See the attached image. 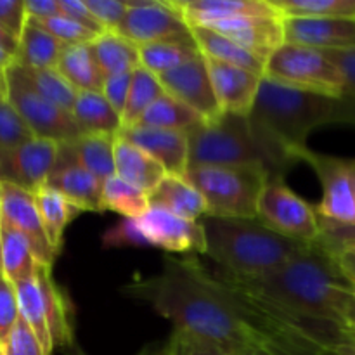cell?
I'll return each instance as SVG.
<instances>
[{"instance_id": "1", "label": "cell", "mask_w": 355, "mask_h": 355, "mask_svg": "<svg viewBox=\"0 0 355 355\" xmlns=\"http://www.w3.org/2000/svg\"><path fill=\"white\" fill-rule=\"evenodd\" d=\"M120 291L151 305L172 321L173 329L208 340L225 352L246 355L255 350L248 328L217 276L198 257H165L162 272L134 279Z\"/></svg>"}, {"instance_id": "2", "label": "cell", "mask_w": 355, "mask_h": 355, "mask_svg": "<svg viewBox=\"0 0 355 355\" xmlns=\"http://www.w3.org/2000/svg\"><path fill=\"white\" fill-rule=\"evenodd\" d=\"M234 279L248 290L266 295L286 307L340 324H343V307L355 293V284L343 270L338 253L321 239L267 276Z\"/></svg>"}, {"instance_id": "3", "label": "cell", "mask_w": 355, "mask_h": 355, "mask_svg": "<svg viewBox=\"0 0 355 355\" xmlns=\"http://www.w3.org/2000/svg\"><path fill=\"white\" fill-rule=\"evenodd\" d=\"M255 134L274 151L297 163L295 153L307 148V139L322 125H355V104L345 97H331L277 85L263 78L250 114Z\"/></svg>"}, {"instance_id": "4", "label": "cell", "mask_w": 355, "mask_h": 355, "mask_svg": "<svg viewBox=\"0 0 355 355\" xmlns=\"http://www.w3.org/2000/svg\"><path fill=\"white\" fill-rule=\"evenodd\" d=\"M207 255L239 279L267 276L304 253L312 243L297 241L267 227L259 218H201Z\"/></svg>"}, {"instance_id": "5", "label": "cell", "mask_w": 355, "mask_h": 355, "mask_svg": "<svg viewBox=\"0 0 355 355\" xmlns=\"http://www.w3.org/2000/svg\"><path fill=\"white\" fill-rule=\"evenodd\" d=\"M295 165L274 151L253 130L248 116L222 114L189 134V168L194 166H262L284 173Z\"/></svg>"}, {"instance_id": "6", "label": "cell", "mask_w": 355, "mask_h": 355, "mask_svg": "<svg viewBox=\"0 0 355 355\" xmlns=\"http://www.w3.org/2000/svg\"><path fill=\"white\" fill-rule=\"evenodd\" d=\"M270 175L262 166H194L184 177L205 198L211 217L259 218L260 194Z\"/></svg>"}, {"instance_id": "7", "label": "cell", "mask_w": 355, "mask_h": 355, "mask_svg": "<svg viewBox=\"0 0 355 355\" xmlns=\"http://www.w3.org/2000/svg\"><path fill=\"white\" fill-rule=\"evenodd\" d=\"M263 78L291 89L342 97L343 76L324 51L283 44L266 64Z\"/></svg>"}, {"instance_id": "8", "label": "cell", "mask_w": 355, "mask_h": 355, "mask_svg": "<svg viewBox=\"0 0 355 355\" xmlns=\"http://www.w3.org/2000/svg\"><path fill=\"white\" fill-rule=\"evenodd\" d=\"M259 220L297 241L314 243L321 236L318 208L288 187L284 173H272L267 179L260 194Z\"/></svg>"}, {"instance_id": "9", "label": "cell", "mask_w": 355, "mask_h": 355, "mask_svg": "<svg viewBox=\"0 0 355 355\" xmlns=\"http://www.w3.org/2000/svg\"><path fill=\"white\" fill-rule=\"evenodd\" d=\"M7 101L16 107L37 139H49L58 144L75 141L82 135L71 113L61 110L45 99L24 78L19 66L14 62L6 73Z\"/></svg>"}, {"instance_id": "10", "label": "cell", "mask_w": 355, "mask_h": 355, "mask_svg": "<svg viewBox=\"0 0 355 355\" xmlns=\"http://www.w3.org/2000/svg\"><path fill=\"white\" fill-rule=\"evenodd\" d=\"M297 162L312 166L322 186L319 217L343 225H355V191L350 172V159L302 148L295 153Z\"/></svg>"}, {"instance_id": "11", "label": "cell", "mask_w": 355, "mask_h": 355, "mask_svg": "<svg viewBox=\"0 0 355 355\" xmlns=\"http://www.w3.org/2000/svg\"><path fill=\"white\" fill-rule=\"evenodd\" d=\"M125 3L128 12L114 33H120L137 47L191 35L189 24L173 0H125Z\"/></svg>"}, {"instance_id": "12", "label": "cell", "mask_w": 355, "mask_h": 355, "mask_svg": "<svg viewBox=\"0 0 355 355\" xmlns=\"http://www.w3.org/2000/svg\"><path fill=\"white\" fill-rule=\"evenodd\" d=\"M59 156V144L49 139H31L26 144L0 151V184L37 193L47 184Z\"/></svg>"}, {"instance_id": "13", "label": "cell", "mask_w": 355, "mask_h": 355, "mask_svg": "<svg viewBox=\"0 0 355 355\" xmlns=\"http://www.w3.org/2000/svg\"><path fill=\"white\" fill-rule=\"evenodd\" d=\"M137 224L148 246L166 250L170 253L207 255V236L201 220H186L158 207H149Z\"/></svg>"}, {"instance_id": "14", "label": "cell", "mask_w": 355, "mask_h": 355, "mask_svg": "<svg viewBox=\"0 0 355 355\" xmlns=\"http://www.w3.org/2000/svg\"><path fill=\"white\" fill-rule=\"evenodd\" d=\"M158 78L168 96L196 111L205 121H214L222 116L203 54L172 71L163 73Z\"/></svg>"}, {"instance_id": "15", "label": "cell", "mask_w": 355, "mask_h": 355, "mask_svg": "<svg viewBox=\"0 0 355 355\" xmlns=\"http://www.w3.org/2000/svg\"><path fill=\"white\" fill-rule=\"evenodd\" d=\"M0 208H2L3 224L16 229L30 241L38 263L52 266L58 253L45 234L33 193H28L10 184H0Z\"/></svg>"}, {"instance_id": "16", "label": "cell", "mask_w": 355, "mask_h": 355, "mask_svg": "<svg viewBox=\"0 0 355 355\" xmlns=\"http://www.w3.org/2000/svg\"><path fill=\"white\" fill-rule=\"evenodd\" d=\"M205 61L222 114L250 116L259 97L263 76L208 55H205Z\"/></svg>"}, {"instance_id": "17", "label": "cell", "mask_w": 355, "mask_h": 355, "mask_svg": "<svg viewBox=\"0 0 355 355\" xmlns=\"http://www.w3.org/2000/svg\"><path fill=\"white\" fill-rule=\"evenodd\" d=\"M205 28L231 38L266 62L281 45L286 44L283 16H238Z\"/></svg>"}, {"instance_id": "18", "label": "cell", "mask_w": 355, "mask_h": 355, "mask_svg": "<svg viewBox=\"0 0 355 355\" xmlns=\"http://www.w3.org/2000/svg\"><path fill=\"white\" fill-rule=\"evenodd\" d=\"M165 168L168 175L184 177L189 170V134L151 127L121 128L120 134Z\"/></svg>"}, {"instance_id": "19", "label": "cell", "mask_w": 355, "mask_h": 355, "mask_svg": "<svg viewBox=\"0 0 355 355\" xmlns=\"http://www.w3.org/2000/svg\"><path fill=\"white\" fill-rule=\"evenodd\" d=\"M288 44L319 51L355 47V19L340 17H283Z\"/></svg>"}, {"instance_id": "20", "label": "cell", "mask_w": 355, "mask_h": 355, "mask_svg": "<svg viewBox=\"0 0 355 355\" xmlns=\"http://www.w3.org/2000/svg\"><path fill=\"white\" fill-rule=\"evenodd\" d=\"M189 28L238 16H281L270 0H173Z\"/></svg>"}, {"instance_id": "21", "label": "cell", "mask_w": 355, "mask_h": 355, "mask_svg": "<svg viewBox=\"0 0 355 355\" xmlns=\"http://www.w3.org/2000/svg\"><path fill=\"white\" fill-rule=\"evenodd\" d=\"M35 277L40 286L42 298L45 305L49 331H51L52 345L54 349L68 350L75 343V321H73V309L69 304L68 295L52 277V266L38 263L35 270Z\"/></svg>"}, {"instance_id": "22", "label": "cell", "mask_w": 355, "mask_h": 355, "mask_svg": "<svg viewBox=\"0 0 355 355\" xmlns=\"http://www.w3.org/2000/svg\"><path fill=\"white\" fill-rule=\"evenodd\" d=\"M45 186L61 193L82 211H104V182L76 163L58 159Z\"/></svg>"}, {"instance_id": "23", "label": "cell", "mask_w": 355, "mask_h": 355, "mask_svg": "<svg viewBox=\"0 0 355 355\" xmlns=\"http://www.w3.org/2000/svg\"><path fill=\"white\" fill-rule=\"evenodd\" d=\"M114 141L116 135H80L75 141L59 144L58 159L76 163L106 182L110 177L116 175Z\"/></svg>"}, {"instance_id": "24", "label": "cell", "mask_w": 355, "mask_h": 355, "mask_svg": "<svg viewBox=\"0 0 355 355\" xmlns=\"http://www.w3.org/2000/svg\"><path fill=\"white\" fill-rule=\"evenodd\" d=\"M114 166L120 179L144 191L148 196L168 175L155 158H151L148 153L128 142L121 135H116V141H114Z\"/></svg>"}, {"instance_id": "25", "label": "cell", "mask_w": 355, "mask_h": 355, "mask_svg": "<svg viewBox=\"0 0 355 355\" xmlns=\"http://www.w3.org/2000/svg\"><path fill=\"white\" fill-rule=\"evenodd\" d=\"M149 207H158L186 220H201L208 207L200 191L186 177L166 175L149 194Z\"/></svg>"}, {"instance_id": "26", "label": "cell", "mask_w": 355, "mask_h": 355, "mask_svg": "<svg viewBox=\"0 0 355 355\" xmlns=\"http://www.w3.org/2000/svg\"><path fill=\"white\" fill-rule=\"evenodd\" d=\"M55 69L78 94L103 90L104 75L96 59L92 44L66 45Z\"/></svg>"}, {"instance_id": "27", "label": "cell", "mask_w": 355, "mask_h": 355, "mask_svg": "<svg viewBox=\"0 0 355 355\" xmlns=\"http://www.w3.org/2000/svg\"><path fill=\"white\" fill-rule=\"evenodd\" d=\"M82 135H118L121 116L101 92H80L71 111Z\"/></svg>"}, {"instance_id": "28", "label": "cell", "mask_w": 355, "mask_h": 355, "mask_svg": "<svg viewBox=\"0 0 355 355\" xmlns=\"http://www.w3.org/2000/svg\"><path fill=\"white\" fill-rule=\"evenodd\" d=\"M191 33H193V38L196 40L198 47H200L203 55L227 62V64L239 66V68H245L260 76H263V73H266V61L257 58L255 54L248 52L241 45L220 35L218 31L205 26H193L191 28Z\"/></svg>"}, {"instance_id": "29", "label": "cell", "mask_w": 355, "mask_h": 355, "mask_svg": "<svg viewBox=\"0 0 355 355\" xmlns=\"http://www.w3.org/2000/svg\"><path fill=\"white\" fill-rule=\"evenodd\" d=\"M66 45L58 38L38 26L33 19L28 17L23 33L19 37V51L16 55V64L23 68L52 69L58 66L59 58Z\"/></svg>"}, {"instance_id": "30", "label": "cell", "mask_w": 355, "mask_h": 355, "mask_svg": "<svg viewBox=\"0 0 355 355\" xmlns=\"http://www.w3.org/2000/svg\"><path fill=\"white\" fill-rule=\"evenodd\" d=\"M139 55H141L142 68L151 71L153 75L159 76L200 58L201 51L193 38V33H191L189 37L142 45V47H139Z\"/></svg>"}, {"instance_id": "31", "label": "cell", "mask_w": 355, "mask_h": 355, "mask_svg": "<svg viewBox=\"0 0 355 355\" xmlns=\"http://www.w3.org/2000/svg\"><path fill=\"white\" fill-rule=\"evenodd\" d=\"M33 196L49 243L55 250V253H59L61 252L62 239H64L66 227H68L73 218L82 214V210L76 205H73L68 198H64L61 193L47 186L38 189Z\"/></svg>"}, {"instance_id": "32", "label": "cell", "mask_w": 355, "mask_h": 355, "mask_svg": "<svg viewBox=\"0 0 355 355\" xmlns=\"http://www.w3.org/2000/svg\"><path fill=\"white\" fill-rule=\"evenodd\" d=\"M96 59L104 78L120 73H132L141 66L139 47L114 31H106L92 42Z\"/></svg>"}, {"instance_id": "33", "label": "cell", "mask_w": 355, "mask_h": 355, "mask_svg": "<svg viewBox=\"0 0 355 355\" xmlns=\"http://www.w3.org/2000/svg\"><path fill=\"white\" fill-rule=\"evenodd\" d=\"M203 123L205 120L196 111L177 101L175 97L165 94L149 106V110L142 114L141 120L134 127L166 128V130H180L191 134Z\"/></svg>"}, {"instance_id": "34", "label": "cell", "mask_w": 355, "mask_h": 355, "mask_svg": "<svg viewBox=\"0 0 355 355\" xmlns=\"http://www.w3.org/2000/svg\"><path fill=\"white\" fill-rule=\"evenodd\" d=\"M38 260L30 241L2 222V270L12 284L35 276Z\"/></svg>"}, {"instance_id": "35", "label": "cell", "mask_w": 355, "mask_h": 355, "mask_svg": "<svg viewBox=\"0 0 355 355\" xmlns=\"http://www.w3.org/2000/svg\"><path fill=\"white\" fill-rule=\"evenodd\" d=\"M17 295V304H19V314L24 321L28 322L37 338L40 340L42 347H44L45 354L52 355L54 352V345H52L51 331H49L47 315H45V305L44 298H42L40 286H38L37 277H30V279L19 281L14 284Z\"/></svg>"}, {"instance_id": "36", "label": "cell", "mask_w": 355, "mask_h": 355, "mask_svg": "<svg viewBox=\"0 0 355 355\" xmlns=\"http://www.w3.org/2000/svg\"><path fill=\"white\" fill-rule=\"evenodd\" d=\"M165 89H163L162 82L156 75L148 71L146 68L139 66L132 75V85L130 94H128L127 106H125L123 114H121V125L123 128L134 127L142 114L149 110L156 99L165 96Z\"/></svg>"}, {"instance_id": "37", "label": "cell", "mask_w": 355, "mask_h": 355, "mask_svg": "<svg viewBox=\"0 0 355 355\" xmlns=\"http://www.w3.org/2000/svg\"><path fill=\"white\" fill-rule=\"evenodd\" d=\"M149 196L118 175L110 177L103 186V210L120 214L123 218H139L148 211Z\"/></svg>"}, {"instance_id": "38", "label": "cell", "mask_w": 355, "mask_h": 355, "mask_svg": "<svg viewBox=\"0 0 355 355\" xmlns=\"http://www.w3.org/2000/svg\"><path fill=\"white\" fill-rule=\"evenodd\" d=\"M19 69L23 71L28 83H30L40 96H44L45 99L54 103L55 106H59L61 110L71 113L73 107H75L78 92L69 85L68 80H66L58 69H33L23 68V66H19Z\"/></svg>"}, {"instance_id": "39", "label": "cell", "mask_w": 355, "mask_h": 355, "mask_svg": "<svg viewBox=\"0 0 355 355\" xmlns=\"http://www.w3.org/2000/svg\"><path fill=\"white\" fill-rule=\"evenodd\" d=\"M283 17L355 19V0H270Z\"/></svg>"}, {"instance_id": "40", "label": "cell", "mask_w": 355, "mask_h": 355, "mask_svg": "<svg viewBox=\"0 0 355 355\" xmlns=\"http://www.w3.org/2000/svg\"><path fill=\"white\" fill-rule=\"evenodd\" d=\"M31 139H35V135L23 116L17 113L16 107L9 101H2L0 103V151L26 144Z\"/></svg>"}, {"instance_id": "41", "label": "cell", "mask_w": 355, "mask_h": 355, "mask_svg": "<svg viewBox=\"0 0 355 355\" xmlns=\"http://www.w3.org/2000/svg\"><path fill=\"white\" fill-rule=\"evenodd\" d=\"M35 23L40 28H44L47 33H51L52 37L58 38L61 44L64 45H83V44H92L99 35H96L94 31L87 30L85 26L78 24L76 21L69 19V17L58 14L54 17H47V19H33Z\"/></svg>"}, {"instance_id": "42", "label": "cell", "mask_w": 355, "mask_h": 355, "mask_svg": "<svg viewBox=\"0 0 355 355\" xmlns=\"http://www.w3.org/2000/svg\"><path fill=\"white\" fill-rule=\"evenodd\" d=\"M163 354L165 355H232L225 352L215 343L200 338L196 335L173 329L170 338L163 343Z\"/></svg>"}, {"instance_id": "43", "label": "cell", "mask_w": 355, "mask_h": 355, "mask_svg": "<svg viewBox=\"0 0 355 355\" xmlns=\"http://www.w3.org/2000/svg\"><path fill=\"white\" fill-rule=\"evenodd\" d=\"M19 318L16 288L3 274H0V347L6 345Z\"/></svg>"}, {"instance_id": "44", "label": "cell", "mask_w": 355, "mask_h": 355, "mask_svg": "<svg viewBox=\"0 0 355 355\" xmlns=\"http://www.w3.org/2000/svg\"><path fill=\"white\" fill-rule=\"evenodd\" d=\"M103 243L106 248H123V246H148L144 234L137 224V218H121L114 227L104 232Z\"/></svg>"}, {"instance_id": "45", "label": "cell", "mask_w": 355, "mask_h": 355, "mask_svg": "<svg viewBox=\"0 0 355 355\" xmlns=\"http://www.w3.org/2000/svg\"><path fill=\"white\" fill-rule=\"evenodd\" d=\"M92 16L106 31H118L128 12L127 3L120 0H83Z\"/></svg>"}, {"instance_id": "46", "label": "cell", "mask_w": 355, "mask_h": 355, "mask_svg": "<svg viewBox=\"0 0 355 355\" xmlns=\"http://www.w3.org/2000/svg\"><path fill=\"white\" fill-rule=\"evenodd\" d=\"M2 350H7V352H12L16 355H47L44 347H42L40 340L37 338L33 329L28 326V322L23 318H19V321L16 322Z\"/></svg>"}, {"instance_id": "47", "label": "cell", "mask_w": 355, "mask_h": 355, "mask_svg": "<svg viewBox=\"0 0 355 355\" xmlns=\"http://www.w3.org/2000/svg\"><path fill=\"white\" fill-rule=\"evenodd\" d=\"M321 222V239L326 246L333 250V252H342V250L355 248V225H343L329 222L326 218L319 217Z\"/></svg>"}, {"instance_id": "48", "label": "cell", "mask_w": 355, "mask_h": 355, "mask_svg": "<svg viewBox=\"0 0 355 355\" xmlns=\"http://www.w3.org/2000/svg\"><path fill=\"white\" fill-rule=\"evenodd\" d=\"M28 23L26 0H0V26L19 40Z\"/></svg>"}, {"instance_id": "49", "label": "cell", "mask_w": 355, "mask_h": 355, "mask_svg": "<svg viewBox=\"0 0 355 355\" xmlns=\"http://www.w3.org/2000/svg\"><path fill=\"white\" fill-rule=\"evenodd\" d=\"M132 73H120V75H113L104 78L103 83V94L106 97L107 103L114 107L118 114H123L125 106H127L128 101V94H130V85H132Z\"/></svg>"}, {"instance_id": "50", "label": "cell", "mask_w": 355, "mask_h": 355, "mask_svg": "<svg viewBox=\"0 0 355 355\" xmlns=\"http://www.w3.org/2000/svg\"><path fill=\"white\" fill-rule=\"evenodd\" d=\"M340 69L343 76V96L347 101L355 104V47L338 49V51H324Z\"/></svg>"}, {"instance_id": "51", "label": "cell", "mask_w": 355, "mask_h": 355, "mask_svg": "<svg viewBox=\"0 0 355 355\" xmlns=\"http://www.w3.org/2000/svg\"><path fill=\"white\" fill-rule=\"evenodd\" d=\"M59 9H61L62 16L76 21L78 24L85 26L87 30L99 35V37L103 33H106V30H104L99 24V21L92 16V12H90L89 7L85 6L83 0H59Z\"/></svg>"}, {"instance_id": "52", "label": "cell", "mask_w": 355, "mask_h": 355, "mask_svg": "<svg viewBox=\"0 0 355 355\" xmlns=\"http://www.w3.org/2000/svg\"><path fill=\"white\" fill-rule=\"evenodd\" d=\"M26 14L30 19H47L61 14L59 0H26Z\"/></svg>"}, {"instance_id": "53", "label": "cell", "mask_w": 355, "mask_h": 355, "mask_svg": "<svg viewBox=\"0 0 355 355\" xmlns=\"http://www.w3.org/2000/svg\"><path fill=\"white\" fill-rule=\"evenodd\" d=\"M338 260L349 279L355 284V250H342L338 252Z\"/></svg>"}, {"instance_id": "54", "label": "cell", "mask_w": 355, "mask_h": 355, "mask_svg": "<svg viewBox=\"0 0 355 355\" xmlns=\"http://www.w3.org/2000/svg\"><path fill=\"white\" fill-rule=\"evenodd\" d=\"M0 47L9 52L10 55H14V58H16L17 51H19V40L14 38L10 33H7L2 26H0Z\"/></svg>"}, {"instance_id": "55", "label": "cell", "mask_w": 355, "mask_h": 355, "mask_svg": "<svg viewBox=\"0 0 355 355\" xmlns=\"http://www.w3.org/2000/svg\"><path fill=\"white\" fill-rule=\"evenodd\" d=\"M343 324L350 329V331L355 335V293L347 300L345 307H343Z\"/></svg>"}, {"instance_id": "56", "label": "cell", "mask_w": 355, "mask_h": 355, "mask_svg": "<svg viewBox=\"0 0 355 355\" xmlns=\"http://www.w3.org/2000/svg\"><path fill=\"white\" fill-rule=\"evenodd\" d=\"M64 354H66V355H87L85 352H83L82 349H80L78 345H73L71 349L64 350ZM139 355H165V354H163V345H162V347H158V345H148Z\"/></svg>"}, {"instance_id": "57", "label": "cell", "mask_w": 355, "mask_h": 355, "mask_svg": "<svg viewBox=\"0 0 355 355\" xmlns=\"http://www.w3.org/2000/svg\"><path fill=\"white\" fill-rule=\"evenodd\" d=\"M14 62H16V58H14V55H10L9 52L3 51V49L0 47V71H7V69H9Z\"/></svg>"}, {"instance_id": "58", "label": "cell", "mask_w": 355, "mask_h": 355, "mask_svg": "<svg viewBox=\"0 0 355 355\" xmlns=\"http://www.w3.org/2000/svg\"><path fill=\"white\" fill-rule=\"evenodd\" d=\"M7 71H0V103L7 99Z\"/></svg>"}, {"instance_id": "59", "label": "cell", "mask_w": 355, "mask_h": 355, "mask_svg": "<svg viewBox=\"0 0 355 355\" xmlns=\"http://www.w3.org/2000/svg\"><path fill=\"white\" fill-rule=\"evenodd\" d=\"M336 355H355V343L338 347V349H336Z\"/></svg>"}, {"instance_id": "60", "label": "cell", "mask_w": 355, "mask_h": 355, "mask_svg": "<svg viewBox=\"0 0 355 355\" xmlns=\"http://www.w3.org/2000/svg\"><path fill=\"white\" fill-rule=\"evenodd\" d=\"M0 274H3L2 270V208H0Z\"/></svg>"}, {"instance_id": "61", "label": "cell", "mask_w": 355, "mask_h": 355, "mask_svg": "<svg viewBox=\"0 0 355 355\" xmlns=\"http://www.w3.org/2000/svg\"><path fill=\"white\" fill-rule=\"evenodd\" d=\"M350 172H352V184H354V191H355V158L350 159Z\"/></svg>"}, {"instance_id": "62", "label": "cell", "mask_w": 355, "mask_h": 355, "mask_svg": "<svg viewBox=\"0 0 355 355\" xmlns=\"http://www.w3.org/2000/svg\"><path fill=\"white\" fill-rule=\"evenodd\" d=\"M246 355H263V354H260V352H252V354H246Z\"/></svg>"}, {"instance_id": "63", "label": "cell", "mask_w": 355, "mask_h": 355, "mask_svg": "<svg viewBox=\"0 0 355 355\" xmlns=\"http://www.w3.org/2000/svg\"><path fill=\"white\" fill-rule=\"evenodd\" d=\"M0 355H3V352H2V347H0Z\"/></svg>"}, {"instance_id": "64", "label": "cell", "mask_w": 355, "mask_h": 355, "mask_svg": "<svg viewBox=\"0 0 355 355\" xmlns=\"http://www.w3.org/2000/svg\"><path fill=\"white\" fill-rule=\"evenodd\" d=\"M349 250H355V248H349Z\"/></svg>"}]
</instances>
